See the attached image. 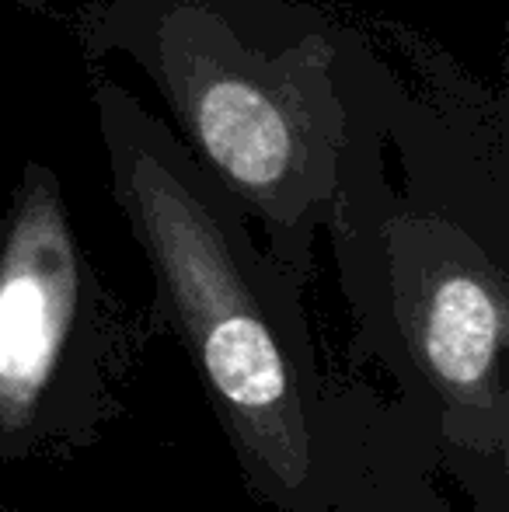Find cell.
<instances>
[{"mask_svg":"<svg viewBox=\"0 0 509 512\" xmlns=\"http://www.w3.org/2000/svg\"><path fill=\"white\" fill-rule=\"evenodd\" d=\"M147 335L84 251L60 175L25 161L0 213V464H60L98 443Z\"/></svg>","mask_w":509,"mask_h":512,"instance_id":"4","label":"cell"},{"mask_svg":"<svg viewBox=\"0 0 509 512\" xmlns=\"http://www.w3.org/2000/svg\"><path fill=\"white\" fill-rule=\"evenodd\" d=\"M398 432V405H381L377 401L367 464H363L353 495L339 512H450L447 502L440 499V492L429 485L426 474V464L436 453V446L422 460L426 443H436L429 425H419L412 446L401 443Z\"/></svg>","mask_w":509,"mask_h":512,"instance_id":"5","label":"cell"},{"mask_svg":"<svg viewBox=\"0 0 509 512\" xmlns=\"http://www.w3.org/2000/svg\"><path fill=\"white\" fill-rule=\"evenodd\" d=\"M77 39L150 77L199 168L311 283L346 133L339 21L311 0H91Z\"/></svg>","mask_w":509,"mask_h":512,"instance_id":"3","label":"cell"},{"mask_svg":"<svg viewBox=\"0 0 509 512\" xmlns=\"http://www.w3.org/2000/svg\"><path fill=\"white\" fill-rule=\"evenodd\" d=\"M14 4H18L21 11H28V14H49L46 0H14Z\"/></svg>","mask_w":509,"mask_h":512,"instance_id":"6","label":"cell"},{"mask_svg":"<svg viewBox=\"0 0 509 512\" xmlns=\"http://www.w3.org/2000/svg\"><path fill=\"white\" fill-rule=\"evenodd\" d=\"M91 102L112 199L154 272L147 328L189 352L255 499L272 512H339L367 464L377 398L321 373L304 286L252 237V223L168 122L112 77Z\"/></svg>","mask_w":509,"mask_h":512,"instance_id":"2","label":"cell"},{"mask_svg":"<svg viewBox=\"0 0 509 512\" xmlns=\"http://www.w3.org/2000/svg\"><path fill=\"white\" fill-rule=\"evenodd\" d=\"M401 77L342 25L346 133L328 216L356 356L381 363L454 467L506 481L509 119L447 53Z\"/></svg>","mask_w":509,"mask_h":512,"instance_id":"1","label":"cell"},{"mask_svg":"<svg viewBox=\"0 0 509 512\" xmlns=\"http://www.w3.org/2000/svg\"><path fill=\"white\" fill-rule=\"evenodd\" d=\"M0 512H14V509H0Z\"/></svg>","mask_w":509,"mask_h":512,"instance_id":"7","label":"cell"}]
</instances>
